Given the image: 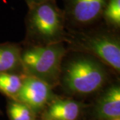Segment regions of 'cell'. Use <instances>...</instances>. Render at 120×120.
I'll use <instances>...</instances> for the list:
<instances>
[{
    "label": "cell",
    "mask_w": 120,
    "mask_h": 120,
    "mask_svg": "<svg viewBox=\"0 0 120 120\" xmlns=\"http://www.w3.org/2000/svg\"><path fill=\"white\" fill-rule=\"evenodd\" d=\"M82 109V103L77 101L56 99L49 103L45 120H77Z\"/></svg>",
    "instance_id": "8"
},
{
    "label": "cell",
    "mask_w": 120,
    "mask_h": 120,
    "mask_svg": "<svg viewBox=\"0 0 120 120\" xmlns=\"http://www.w3.org/2000/svg\"><path fill=\"white\" fill-rule=\"evenodd\" d=\"M67 53L64 43L31 45L22 52L26 75L47 83L52 88L60 82L63 60Z\"/></svg>",
    "instance_id": "3"
},
{
    "label": "cell",
    "mask_w": 120,
    "mask_h": 120,
    "mask_svg": "<svg viewBox=\"0 0 120 120\" xmlns=\"http://www.w3.org/2000/svg\"><path fill=\"white\" fill-rule=\"evenodd\" d=\"M22 49L13 43L0 44V73L23 71L22 61Z\"/></svg>",
    "instance_id": "9"
},
{
    "label": "cell",
    "mask_w": 120,
    "mask_h": 120,
    "mask_svg": "<svg viewBox=\"0 0 120 120\" xmlns=\"http://www.w3.org/2000/svg\"><path fill=\"white\" fill-rule=\"evenodd\" d=\"M102 17L108 26L117 30L120 27V0H108Z\"/></svg>",
    "instance_id": "12"
},
{
    "label": "cell",
    "mask_w": 120,
    "mask_h": 120,
    "mask_svg": "<svg viewBox=\"0 0 120 120\" xmlns=\"http://www.w3.org/2000/svg\"><path fill=\"white\" fill-rule=\"evenodd\" d=\"M7 109L10 120H35V113L24 103L17 100L10 99Z\"/></svg>",
    "instance_id": "11"
},
{
    "label": "cell",
    "mask_w": 120,
    "mask_h": 120,
    "mask_svg": "<svg viewBox=\"0 0 120 120\" xmlns=\"http://www.w3.org/2000/svg\"><path fill=\"white\" fill-rule=\"evenodd\" d=\"M65 21L76 27L90 26L102 17L108 0H64Z\"/></svg>",
    "instance_id": "5"
},
{
    "label": "cell",
    "mask_w": 120,
    "mask_h": 120,
    "mask_svg": "<svg viewBox=\"0 0 120 120\" xmlns=\"http://www.w3.org/2000/svg\"><path fill=\"white\" fill-rule=\"evenodd\" d=\"M24 1H26L28 8H29V7L33 6V5H35L42 4L43 2H45V1H49V0H24Z\"/></svg>",
    "instance_id": "13"
},
{
    "label": "cell",
    "mask_w": 120,
    "mask_h": 120,
    "mask_svg": "<svg viewBox=\"0 0 120 120\" xmlns=\"http://www.w3.org/2000/svg\"><path fill=\"white\" fill-rule=\"evenodd\" d=\"M67 42L75 52L94 57L116 72L120 70L119 37L109 31L99 30L68 33Z\"/></svg>",
    "instance_id": "4"
},
{
    "label": "cell",
    "mask_w": 120,
    "mask_h": 120,
    "mask_svg": "<svg viewBox=\"0 0 120 120\" xmlns=\"http://www.w3.org/2000/svg\"><path fill=\"white\" fill-rule=\"evenodd\" d=\"M26 18V39L31 45H48L67 40L64 10L56 0L29 7Z\"/></svg>",
    "instance_id": "1"
},
{
    "label": "cell",
    "mask_w": 120,
    "mask_h": 120,
    "mask_svg": "<svg viewBox=\"0 0 120 120\" xmlns=\"http://www.w3.org/2000/svg\"><path fill=\"white\" fill-rule=\"evenodd\" d=\"M94 115L100 120H112L120 117V87L113 84L98 99L94 106Z\"/></svg>",
    "instance_id": "7"
},
{
    "label": "cell",
    "mask_w": 120,
    "mask_h": 120,
    "mask_svg": "<svg viewBox=\"0 0 120 120\" xmlns=\"http://www.w3.org/2000/svg\"><path fill=\"white\" fill-rule=\"evenodd\" d=\"M52 87L47 83L26 74L16 100L24 103L36 113L53 100Z\"/></svg>",
    "instance_id": "6"
},
{
    "label": "cell",
    "mask_w": 120,
    "mask_h": 120,
    "mask_svg": "<svg viewBox=\"0 0 120 120\" xmlns=\"http://www.w3.org/2000/svg\"><path fill=\"white\" fill-rule=\"evenodd\" d=\"M120 120V119H116V120Z\"/></svg>",
    "instance_id": "14"
},
{
    "label": "cell",
    "mask_w": 120,
    "mask_h": 120,
    "mask_svg": "<svg viewBox=\"0 0 120 120\" xmlns=\"http://www.w3.org/2000/svg\"><path fill=\"white\" fill-rule=\"evenodd\" d=\"M23 74L0 73V92L10 99L16 100L23 84Z\"/></svg>",
    "instance_id": "10"
},
{
    "label": "cell",
    "mask_w": 120,
    "mask_h": 120,
    "mask_svg": "<svg viewBox=\"0 0 120 120\" xmlns=\"http://www.w3.org/2000/svg\"><path fill=\"white\" fill-rule=\"evenodd\" d=\"M82 53L62 65L60 81L69 94L88 95L99 90L107 81L106 66L93 56Z\"/></svg>",
    "instance_id": "2"
}]
</instances>
